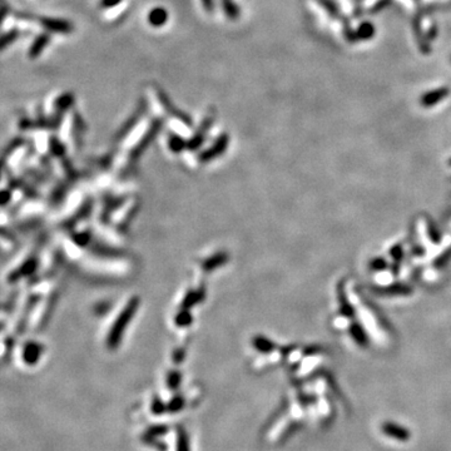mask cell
Here are the masks:
<instances>
[{"label":"cell","instance_id":"obj_1","mask_svg":"<svg viewBox=\"0 0 451 451\" xmlns=\"http://www.w3.org/2000/svg\"><path fill=\"white\" fill-rule=\"evenodd\" d=\"M382 432L386 436L399 440V441H407L411 436L409 430L401 426V425L395 424V422H385L382 425Z\"/></svg>","mask_w":451,"mask_h":451},{"label":"cell","instance_id":"obj_2","mask_svg":"<svg viewBox=\"0 0 451 451\" xmlns=\"http://www.w3.org/2000/svg\"><path fill=\"white\" fill-rule=\"evenodd\" d=\"M43 27L45 28L49 32H55V33H69L72 32V25L69 24L66 20H58V19H49V18H42L40 19Z\"/></svg>","mask_w":451,"mask_h":451},{"label":"cell","instance_id":"obj_3","mask_svg":"<svg viewBox=\"0 0 451 451\" xmlns=\"http://www.w3.org/2000/svg\"><path fill=\"white\" fill-rule=\"evenodd\" d=\"M49 43V37L48 34H40L35 38V40L33 42V44L29 48V56L35 58V56L40 55V53L43 51V49L45 48L46 44Z\"/></svg>","mask_w":451,"mask_h":451},{"label":"cell","instance_id":"obj_4","mask_svg":"<svg viewBox=\"0 0 451 451\" xmlns=\"http://www.w3.org/2000/svg\"><path fill=\"white\" fill-rule=\"evenodd\" d=\"M40 354H42V347L37 344H29L24 350V360L27 363H33L37 362V360L39 359Z\"/></svg>","mask_w":451,"mask_h":451},{"label":"cell","instance_id":"obj_5","mask_svg":"<svg viewBox=\"0 0 451 451\" xmlns=\"http://www.w3.org/2000/svg\"><path fill=\"white\" fill-rule=\"evenodd\" d=\"M176 451H190L189 439H188L187 431L184 430V427H178L177 429Z\"/></svg>","mask_w":451,"mask_h":451},{"label":"cell","instance_id":"obj_6","mask_svg":"<svg viewBox=\"0 0 451 451\" xmlns=\"http://www.w3.org/2000/svg\"><path fill=\"white\" fill-rule=\"evenodd\" d=\"M167 431H168V427H167L166 425H154V426L149 427V429L147 430V432L143 436V440L146 441V440L157 439V437L166 435Z\"/></svg>","mask_w":451,"mask_h":451},{"label":"cell","instance_id":"obj_7","mask_svg":"<svg viewBox=\"0 0 451 451\" xmlns=\"http://www.w3.org/2000/svg\"><path fill=\"white\" fill-rule=\"evenodd\" d=\"M19 35H20V33L17 28H14V29L9 30V32H7V33H4V34L0 35V50H3L4 48H7L8 45L13 44V43L18 39V37H19Z\"/></svg>","mask_w":451,"mask_h":451},{"label":"cell","instance_id":"obj_8","mask_svg":"<svg viewBox=\"0 0 451 451\" xmlns=\"http://www.w3.org/2000/svg\"><path fill=\"white\" fill-rule=\"evenodd\" d=\"M149 23L153 25H162L166 23L167 20V13L164 12V9H161V8H157V9L152 10L151 14H149Z\"/></svg>","mask_w":451,"mask_h":451},{"label":"cell","instance_id":"obj_9","mask_svg":"<svg viewBox=\"0 0 451 451\" xmlns=\"http://www.w3.org/2000/svg\"><path fill=\"white\" fill-rule=\"evenodd\" d=\"M184 405H185V401H184V398H183V396H180V395L174 396V398L169 401L168 405H167V411L174 414V412L180 411V410L184 407Z\"/></svg>","mask_w":451,"mask_h":451},{"label":"cell","instance_id":"obj_10","mask_svg":"<svg viewBox=\"0 0 451 451\" xmlns=\"http://www.w3.org/2000/svg\"><path fill=\"white\" fill-rule=\"evenodd\" d=\"M151 410L154 415H163L167 411V405L159 398H154L151 404Z\"/></svg>","mask_w":451,"mask_h":451},{"label":"cell","instance_id":"obj_11","mask_svg":"<svg viewBox=\"0 0 451 451\" xmlns=\"http://www.w3.org/2000/svg\"><path fill=\"white\" fill-rule=\"evenodd\" d=\"M446 89H439V90H436V92H434V93H429V94H426L425 95V98H424V102L426 103V104H431V103H435V102H437V99H439L440 97H444L445 94H446Z\"/></svg>","mask_w":451,"mask_h":451},{"label":"cell","instance_id":"obj_12","mask_svg":"<svg viewBox=\"0 0 451 451\" xmlns=\"http://www.w3.org/2000/svg\"><path fill=\"white\" fill-rule=\"evenodd\" d=\"M180 380H182V376H180L178 372H171L168 375V378H167V385H168V388L172 389V390H176V389L179 386Z\"/></svg>","mask_w":451,"mask_h":451},{"label":"cell","instance_id":"obj_13","mask_svg":"<svg viewBox=\"0 0 451 451\" xmlns=\"http://www.w3.org/2000/svg\"><path fill=\"white\" fill-rule=\"evenodd\" d=\"M360 30H361V38H362V39H367V38H370L371 35L373 34V27L372 25L367 24V23L363 24L362 27L360 28Z\"/></svg>","mask_w":451,"mask_h":451},{"label":"cell","instance_id":"obj_14","mask_svg":"<svg viewBox=\"0 0 451 451\" xmlns=\"http://www.w3.org/2000/svg\"><path fill=\"white\" fill-rule=\"evenodd\" d=\"M10 13V7L5 3H0V25L4 22V19L7 18V15Z\"/></svg>","mask_w":451,"mask_h":451},{"label":"cell","instance_id":"obj_15","mask_svg":"<svg viewBox=\"0 0 451 451\" xmlns=\"http://www.w3.org/2000/svg\"><path fill=\"white\" fill-rule=\"evenodd\" d=\"M0 3H3V0H0Z\"/></svg>","mask_w":451,"mask_h":451}]
</instances>
